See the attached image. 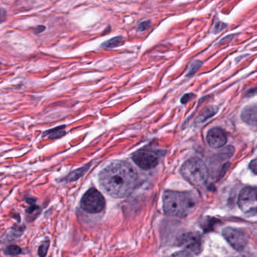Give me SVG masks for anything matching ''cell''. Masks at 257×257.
Wrapping results in <instances>:
<instances>
[{
	"instance_id": "1",
	"label": "cell",
	"mask_w": 257,
	"mask_h": 257,
	"mask_svg": "<svg viewBox=\"0 0 257 257\" xmlns=\"http://www.w3.org/2000/svg\"><path fill=\"white\" fill-rule=\"evenodd\" d=\"M101 187L110 196L125 198L135 190L138 176L134 168L125 161L110 163L100 174Z\"/></svg>"
},
{
	"instance_id": "2",
	"label": "cell",
	"mask_w": 257,
	"mask_h": 257,
	"mask_svg": "<svg viewBox=\"0 0 257 257\" xmlns=\"http://www.w3.org/2000/svg\"><path fill=\"white\" fill-rule=\"evenodd\" d=\"M163 209L167 215L186 217L196 210L198 198L192 192L167 190L163 194Z\"/></svg>"
},
{
	"instance_id": "3",
	"label": "cell",
	"mask_w": 257,
	"mask_h": 257,
	"mask_svg": "<svg viewBox=\"0 0 257 257\" xmlns=\"http://www.w3.org/2000/svg\"><path fill=\"white\" fill-rule=\"evenodd\" d=\"M181 174L184 179L196 187L203 186L209 175L206 165L199 158L187 160L181 167Z\"/></svg>"
},
{
	"instance_id": "4",
	"label": "cell",
	"mask_w": 257,
	"mask_h": 257,
	"mask_svg": "<svg viewBox=\"0 0 257 257\" xmlns=\"http://www.w3.org/2000/svg\"><path fill=\"white\" fill-rule=\"evenodd\" d=\"M81 207L89 214H98L104 209L105 199L98 190L90 189L83 196Z\"/></svg>"
},
{
	"instance_id": "5",
	"label": "cell",
	"mask_w": 257,
	"mask_h": 257,
	"mask_svg": "<svg viewBox=\"0 0 257 257\" xmlns=\"http://www.w3.org/2000/svg\"><path fill=\"white\" fill-rule=\"evenodd\" d=\"M238 206L246 214H257V187H248L240 192L238 200Z\"/></svg>"
},
{
	"instance_id": "6",
	"label": "cell",
	"mask_w": 257,
	"mask_h": 257,
	"mask_svg": "<svg viewBox=\"0 0 257 257\" xmlns=\"http://www.w3.org/2000/svg\"><path fill=\"white\" fill-rule=\"evenodd\" d=\"M223 235L227 242L237 251H242L248 244V235L241 229L226 227L223 230Z\"/></svg>"
},
{
	"instance_id": "7",
	"label": "cell",
	"mask_w": 257,
	"mask_h": 257,
	"mask_svg": "<svg viewBox=\"0 0 257 257\" xmlns=\"http://www.w3.org/2000/svg\"><path fill=\"white\" fill-rule=\"evenodd\" d=\"M178 245L193 255H199L203 249L202 237L198 232H187L180 237Z\"/></svg>"
},
{
	"instance_id": "8",
	"label": "cell",
	"mask_w": 257,
	"mask_h": 257,
	"mask_svg": "<svg viewBox=\"0 0 257 257\" xmlns=\"http://www.w3.org/2000/svg\"><path fill=\"white\" fill-rule=\"evenodd\" d=\"M132 159L139 167L144 170L153 169L158 163L156 154L146 150H140L134 153Z\"/></svg>"
},
{
	"instance_id": "9",
	"label": "cell",
	"mask_w": 257,
	"mask_h": 257,
	"mask_svg": "<svg viewBox=\"0 0 257 257\" xmlns=\"http://www.w3.org/2000/svg\"><path fill=\"white\" fill-rule=\"evenodd\" d=\"M207 141L208 145L212 148H220L224 146L227 142L226 133L222 128H212L208 131L207 135Z\"/></svg>"
},
{
	"instance_id": "10",
	"label": "cell",
	"mask_w": 257,
	"mask_h": 257,
	"mask_svg": "<svg viewBox=\"0 0 257 257\" xmlns=\"http://www.w3.org/2000/svg\"><path fill=\"white\" fill-rule=\"evenodd\" d=\"M243 121L252 126H257V105H252L245 107L241 111Z\"/></svg>"
},
{
	"instance_id": "11",
	"label": "cell",
	"mask_w": 257,
	"mask_h": 257,
	"mask_svg": "<svg viewBox=\"0 0 257 257\" xmlns=\"http://www.w3.org/2000/svg\"><path fill=\"white\" fill-rule=\"evenodd\" d=\"M124 37L122 36H119L116 37L112 38L110 40L107 41L101 45V46L104 47L106 48H113L119 46L123 42Z\"/></svg>"
},
{
	"instance_id": "12",
	"label": "cell",
	"mask_w": 257,
	"mask_h": 257,
	"mask_svg": "<svg viewBox=\"0 0 257 257\" xmlns=\"http://www.w3.org/2000/svg\"><path fill=\"white\" fill-rule=\"evenodd\" d=\"M216 111L214 110V107H208L204 110L202 114H199L198 117L197 122L198 123H202V122L205 121V120L211 117V116L214 115L215 114Z\"/></svg>"
},
{
	"instance_id": "13",
	"label": "cell",
	"mask_w": 257,
	"mask_h": 257,
	"mask_svg": "<svg viewBox=\"0 0 257 257\" xmlns=\"http://www.w3.org/2000/svg\"><path fill=\"white\" fill-rule=\"evenodd\" d=\"M88 168H89V166H87V167L81 168V169H78V170H76L75 172H72L70 175L68 176V181H75V180L78 179V178H81Z\"/></svg>"
},
{
	"instance_id": "14",
	"label": "cell",
	"mask_w": 257,
	"mask_h": 257,
	"mask_svg": "<svg viewBox=\"0 0 257 257\" xmlns=\"http://www.w3.org/2000/svg\"><path fill=\"white\" fill-rule=\"evenodd\" d=\"M63 128L61 127L55 128L54 130H51V131L47 132V133L48 134V136L50 138H59L60 136H63V134H65L64 131H62Z\"/></svg>"
},
{
	"instance_id": "15",
	"label": "cell",
	"mask_w": 257,
	"mask_h": 257,
	"mask_svg": "<svg viewBox=\"0 0 257 257\" xmlns=\"http://www.w3.org/2000/svg\"><path fill=\"white\" fill-rule=\"evenodd\" d=\"M6 252L7 254L11 255V256H15V255L19 254L21 252V250L18 246L12 245L8 247Z\"/></svg>"
},
{
	"instance_id": "16",
	"label": "cell",
	"mask_w": 257,
	"mask_h": 257,
	"mask_svg": "<svg viewBox=\"0 0 257 257\" xmlns=\"http://www.w3.org/2000/svg\"><path fill=\"white\" fill-rule=\"evenodd\" d=\"M202 63L199 60H197V61H195L193 64L190 66V72H189L188 75H193L199 70V68L202 66Z\"/></svg>"
},
{
	"instance_id": "17",
	"label": "cell",
	"mask_w": 257,
	"mask_h": 257,
	"mask_svg": "<svg viewBox=\"0 0 257 257\" xmlns=\"http://www.w3.org/2000/svg\"><path fill=\"white\" fill-rule=\"evenodd\" d=\"M48 244H49V242L45 241V242L42 243V245L39 247V255L40 257H45L46 255L47 251H48Z\"/></svg>"
},
{
	"instance_id": "18",
	"label": "cell",
	"mask_w": 257,
	"mask_h": 257,
	"mask_svg": "<svg viewBox=\"0 0 257 257\" xmlns=\"http://www.w3.org/2000/svg\"><path fill=\"white\" fill-rule=\"evenodd\" d=\"M226 27H227V25H226V24L219 21V22L216 23V24H214V31L213 32L216 34V33H220V31L224 30V28H226Z\"/></svg>"
},
{
	"instance_id": "19",
	"label": "cell",
	"mask_w": 257,
	"mask_h": 257,
	"mask_svg": "<svg viewBox=\"0 0 257 257\" xmlns=\"http://www.w3.org/2000/svg\"><path fill=\"white\" fill-rule=\"evenodd\" d=\"M170 257H194V256H193V253L184 250L182 251L177 252Z\"/></svg>"
},
{
	"instance_id": "20",
	"label": "cell",
	"mask_w": 257,
	"mask_h": 257,
	"mask_svg": "<svg viewBox=\"0 0 257 257\" xmlns=\"http://www.w3.org/2000/svg\"><path fill=\"white\" fill-rule=\"evenodd\" d=\"M151 21L149 20L148 21H143V22L140 23L138 26V30L140 32L145 31V30H147L149 27H150Z\"/></svg>"
},
{
	"instance_id": "21",
	"label": "cell",
	"mask_w": 257,
	"mask_h": 257,
	"mask_svg": "<svg viewBox=\"0 0 257 257\" xmlns=\"http://www.w3.org/2000/svg\"><path fill=\"white\" fill-rule=\"evenodd\" d=\"M250 168L257 175V157L254 160H252L251 163H250Z\"/></svg>"
},
{
	"instance_id": "22",
	"label": "cell",
	"mask_w": 257,
	"mask_h": 257,
	"mask_svg": "<svg viewBox=\"0 0 257 257\" xmlns=\"http://www.w3.org/2000/svg\"><path fill=\"white\" fill-rule=\"evenodd\" d=\"M45 26L39 25L37 26L36 27H35L34 30H33V32H34L35 34H39V33H42V32L45 31Z\"/></svg>"
},
{
	"instance_id": "23",
	"label": "cell",
	"mask_w": 257,
	"mask_h": 257,
	"mask_svg": "<svg viewBox=\"0 0 257 257\" xmlns=\"http://www.w3.org/2000/svg\"><path fill=\"white\" fill-rule=\"evenodd\" d=\"M192 96H193V94H191V93L186 94L185 96H183L182 99H181V102L184 104L187 103V102L191 99Z\"/></svg>"
},
{
	"instance_id": "24",
	"label": "cell",
	"mask_w": 257,
	"mask_h": 257,
	"mask_svg": "<svg viewBox=\"0 0 257 257\" xmlns=\"http://www.w3.org/2000/svg\"><path fill=\"white\" fill-rule=\"evenodd\" d=\"M6 16H7V14H6V11L2 8L1 9V13H0V18H1V23H3L6 20Z\"/></svg>"
}]
</instances>
